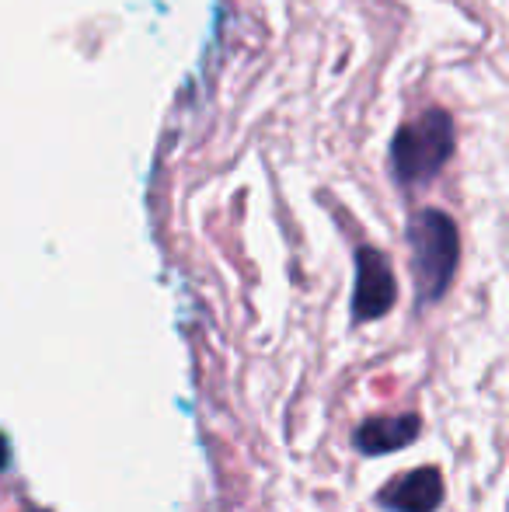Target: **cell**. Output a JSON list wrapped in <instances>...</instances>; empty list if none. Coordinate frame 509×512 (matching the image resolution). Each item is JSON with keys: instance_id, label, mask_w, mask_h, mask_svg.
<instances>
[{"instance_id": "6da1fadb", "label": "cell", "mask_w": 509, "mask_h": 512, "mask_svg": "<svg viewBox=\"0 0 509 512\" xmlns=\"http://www.w3.org/2000/svg\"><path fill=\"white\" fill-rule=\"evenodd\" d=\"M408 248H412V276L419 304H436L450 290L461 262L457 227L440 209H419L408 220Z\"/></svg>"}, {"instance_id": "277c9868", "label": "cell", "mask_w": 509, "mask_h": 512, "mask_svg": "<svg viewBox=\"0 0 509 512\" xmlns=\"http://www.w3.org/2000/svg\"><path fill=\"white\" fill-rule=\"evenodd\" d=\"M377 499L391 512H436L443 502V478L433 467H419V471L391 481Z\"/></svg>"}, {"instance_id": "5b68a950", "label": "cell", "mask_w": 509, "mask_h": 512, "mask_svg": "<svg viewBox=\"0 0 509 512\" xmlns=\"http://www.w3.org/2000/svg\"><path fill=\"white\" fill-rule=\"evenodd\" d=\"M419 436V418L415 415H377V418H367V422L356 429L353 443L360 453H391L398 446H408L412 439Z\"/></svg>"}, {"instance_id": "3957f363", "label": "cell", "mask_w": 509, "mask_h": 512, "mask_svg": "<svg viewBox=\"0 0 509 512\" xmlns=\"http://www.w3.org/2000/svg\"><path fill=\"white\" fill-rule=\"evenodd\" d=\"M398 286H394V272L387 258L377 248H360L356 255V297L353 314L356 321H377L394 307Z\"/></svg>"}, {"instance_id": "8992f818", "label": "cell", "mask_w": 509, "mask_h": 512, "mask_svg": "<svg viewBox=\"0 0 509 512\" xmlns=\"http://www.w3.org/2000/svg\"><path fill=\"white\" fill-rule=\"evenodd\" d=\"M7 453H11V446H7V439H4V436H0V467H4V464H7Z\"/></svg>"}, {"instance_id": "7a4b0ae2", "label": "cell", "mask_w": 509, "mask_h": 512, "mask_svg": "<svg viewBox=\"0 0 509 512\" xmlns=\"http://www.w3.org/2000/svg\"><path fill=\"white\" fill-rule=\"evenodd\" d=\"M454 154V122L447 112H426L401 126L391 143V171L401 185L433 178Z\"/></svg>"}]
</instances>
